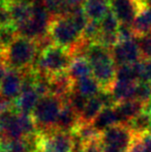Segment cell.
I'll list each match as a JSON object with an SVG mask.
<instances>
[{
    "label": "cell",
    "mask_w": 151,
    "mask_h": 152,
    "mask_svg": "<svg viewBox=\"0 0 151 152\" xmlns=\"http://www.w3.org/2000/svg\"><path fill=\"white\" fill-rule=\"evenodd\" d=\"M83 57L89 61L92 76L99 83L101 89H111L116 80L117 72L111 49L98 42H88Z\"/></svg>",
    "instance_id": "obj_1"
},
{
    "label": "cell",
    "mask_w": 151,
    "mask_h": 152,
    "mask_svg": "<svg viewBox=\"0 0 151 152\" xmlns=\"http://www.w3.org/2000/svg\"><path fill=\"white\" fill-rule=\"evenodd\" d=\"M48 36L53 45L69 50L74 57L81 56L87 45L83 39L82 33L76 28L69 16L52 18Z\"/></svg>",
    "instance_id": "obj_2"
},
{
    "label": "cell",
    "mask_w": 151,
    "mask_h": 152,
    "mask_svg": "<svg viewBox=\"0 0 151 152\" xmlns=\"http://www.w3.org/2000/svg\"><path fill=\"white\" fill-rule=\"evenodd\" d=\"M39 51L37 42L18 35L12 45L1 53V59L9 68L25 72L33 67Z\"/></svg>",
    "instance_id": "obj_3"
},
{
    "label": "cell",
    "mask_w": 151,
    "mask_h": 152,
    "mask_svg": "<svg viewBox=\"0 0 151 152\" xmlns=\"http://www.w3.org/2000/svg\"><path fill=\"white\" fill-rule=\"evenodd\" d=\"M73 59L74 55L69 50L50 44L39 51L32 68L53 77L66 72Z\"/></svg>",
    "instance_id": "obj_4"
},
{
    "label": "cell",
    "mask_w": 151,
    "mask_h": 152,
    "mask_svg": "<svg viewBox=\"0 0 151 152\" xmlns=\"http://www.w3.org/2000/svg\"><path fill=\"white\" fill-rule=\"evenodd\" d=\"M0 132L3 140H17L32 136L38 130L32 115L12 108L0 114Z\"/></svg>",
    "instance_id": "obj_5"
},
{
    "label": "cell",
    "mask_w": 151,
    "mask_h": 152,
    "mask_svg": "<svg viewBox=\"0 0 151 152\" xmlns=\"http://www.w3.org/2000/svg\"><path fill=\"white\" fill-rule=\"evenodd\" d=\"M52 17L49 14L44 2L40 0L32 1V16L24 24L17 27L18 34L39 42L48 38V31Z\"/></svg>",
    "instance_id": "obj_6"
},
{
    "label": "cell",
    "mask_w": 151,
    "mask_h": 152,
    "mask_svg": "<svg viewBox=\"0 0 151 152\" xmlns=\"http://www.w3.org/2000/svg\"><path fill=\"white\" fill-rule=\"evenodd\" d=\"M63 107V99L54 94L42 96L32 113L38 132L54 129Z\"/></svg>",
    "instance_id": "obj_7"
},
{
    "label": "cell",
    "mask_w": 151,
    "mask_h": 152,
    "mask_svg": "<svg viewBox=\"0 0 151 152\" xmlns=\"http://www.w3.org/2000/svg\"><path fill=\"white\" fill-rule=\"evenodd\" d=\"M136 134L125 124H117L99 136L104 152H128Z\"/></svg>",
    "instance_id": "obj_8"
},
{
    "label": "cell",
    "mask_w": 151,
    "mask_h": 152,
    "mask_svg": "<svg viewBox=\"0 0 151 152\" xmlns=\"http://www.w3.org/2000/svg\"><path fill=\"white\" fill-rule=\"evenodd\" d=\"M39 132V148L37 152H73L74 136L56 128Z\"/></svg>",
    "instance_id": "obj_9"
},
{
    "label": "cell",
    "mask_w": 151,
    "mask_h": 152,
    "mask_svg": "<svg viewBox=\"0 0 151 152\" xmlns=\"http://www.w3.org/2000/svg\"><path fill=\"white\" fill-rule=\"evenodd\" d=\"M113 59L117 66L133 64L142 59L141 51L137 38L118 42L111 49Z\"/></svg>",
    "instance_id": "obj_10"
},
{
    "label": "cell",
    "mask_w": 151,
    "mask_h": 152,
    "mask_svg": "<svg viewBox=\"0 0 151 152\" xmlns=\"http://www.w3.org/2000/svg\"><path fill=\"white\" fill-rule=\"evenodd\" d=\"M111 10L121 24L131 25L142 10L139 0H109Z\"/></svg>",
    "instance_id": "obj_11"
},
{
    "label": "cell",
    "mask_w": 151,
    "mask_h": 152,
    "mask_svg": "<svg viewBox=\"0 0 151 152\" xmlns=\"http://www.w3.org/2000/svg\"><path fill=\"white\" fill-rule=\"evenodd\" d=\"M23 89V72L9 68L0 84V96L14 102Z\"/></svg>",
    "instance_id": "obj_12"
},
{
    "label": "cell",
    "mask_w": 151,
    "mask_h": 152,
    "mask_svg": "<svg viewBox=\"0 0 151 152\" xmlns=\"http://www.w3.org/2000/svg\"><path fill=\"white\" fill-rule=\"evenodd\" d=\"M80 115L74 110V108L69 102L63 99V107L61 109L60 114H59L55 128L61 130V132L73 134L80 125Z\"/></svg>",
    "instance_id": "obj_13"
},
{
    "label": "cell",
    "mask_w": 151,
    "mask_h": 152,
    "mask_svg": "<svg viewBox=\"0 0 151 152\" xmlns=\"http://www.w3.org/2000/svg\"><path fill=\"white\" fill-rule=\"evenodd\" d=\"M12 16V24L16 27L24 24L32 16V2L27 0H16L5 2Z\"/></svg>",
    "instance_id": "obj_14"
},
{
    "label": "cell",
    "mask_w": 151,
    "mask_h": 152,
    "mask_svg": "<svg viewBox=\"0 0 151 152\" xmlns=\"http://www.w3.org/2000/svg\"><path fill=\"white\" fill-rule=\"evenodd\" d=\"M143 102L136 99H129L118 102L115 106V111H116L117 117H118L119 124L126 125L131 119H133L137 115H139L143 111Z\"/></svg>",
    "instance_id": "obj_15"
},
{
    "label": "cell",
    "mask_w": 151,
    "mask_h": 152,
    "mask_svg": "<svg viewBox=\"0 0 151 152\" xmlns=\"http://www.w3.org/2000/svg\"><path fill=\"white\" fill-rule=\"evenodd\" d=\"M83 7L89 20L101 22L111 8L109 0H85Z\"/></svg>",
    "instance_id": "obj_16"
},
{
    "label": "cell",
    "mask_w": 151,
    "mask_h": 152,
    "mask_svg": "<svg viewBox=\"0 0 151 152\" xmlns=\"http://www.w3.org/2000/svg\"><path fill=\"white\" fill-rule=\"evenodd\" d=\"M67 74L71 78V80L75 82L80 79L92 76V68H91L89 61L85 57L75 56L69 67Z\"/></svg>",
    "instance_id": "obj_17"
},
{
    "label": "cell",
    "mask_w": 151,
    "mask_h": 152,
    "mask_svg": "<svg viewBox=\"0 0 151 152\" xmlns=\"http://www.w3.org/2000/svg\"><path fill=\"white\" fill-rule=\"evenodd\" d=\"M74 91L80 93L81 95L85 96L87 98L96 96L101 90V87L99 83L94 79L93 76H89L86 78L80 79L74 82Z\"/></svg>",
    "instance_id": "obj_18"
},
{
    "label": "cell",
    "mask_w": 151,
    "mask_h": 152,
    "mask_svg": "<svg viewBox=\"0 0 151 152\" xmlns=\"http://www.w3.org/2000/svg\"><path fill=\"white\" fill-rule=\"evenodd\" d=\"M117 124H119V120L116 111H115V107L114 108H104L94 119V121L92 122V125L99 134Z\"/></svg>",
    "instance_id": "obj_19"
},
{
    "label": "cell",
    "mask_w": 151,
    "mask_h": 152,
    "mask_svg": "<svg viewBox=\"0 0 151 152\" xmlns=\"http://www.w3.org/2000/svg\"><path fill=\"white\" fill-rule=\"evenodd\" d=\"M133 29L136 37L145 35L151 32V7H144L138 12L137 17L133 20Z\"/></svg>",
    "instance_id": "obj_20"
},
{
    "label": "cell",
    "mask_w": 151,
    "mask_h": 152,
    "mask_svg": "<svg viewBox=\"0 0 151 152\" xmlns=\"http://www.w3.org/2000/svg\"><path fill=\"white\" fill-rule=\"evenodd\" d=\"M138 82H124V81H115L111 91L113 93L117 104L125 100L133 99L136 87Z\"/></svg>",
    "instance_id": "obj_21"
},
{
    "label": "cell",
    "mask_w": 151,
    "mask_h": 152,
    "mask_svg": "<svg viewBox=\"0 0 151 152\" xmlns=\"http://www.w3.org/2000/svg\"><path fill=\"white\" fill-rule=\"evenodd\" d=\"M103 109L104 106L99 100V98L97 97V95L90 97L87 102L84 110L80 114L81 122H83V123H92Z\"/></svg>",
    "instance_id": "obj_22"
},
{
    "label": "cell",
    "mask_w": 151,
    "mask_h": 152,
    "mask_svg": "<svg viewBox=\"0 0 151 152\" xmlns=\"http://www.w3.org/2000/svg\"><path fill=\"white\" fill-rule=\"evenodd\" d=\"M135 134H143L151 132V116L148 113L142 111L139 115L131 119L126 124Z\"/></svg>",
    "instance_id": "obj_23"
},
{
    "label": "cell",
    "mask_w": 151,
    "mask_h": 152,
    "mask_svg": "<svg viewBox=\"0 0 151 152\" xmlns=\"http://www.w3.org/2000/svg\"><path fill=\"white\" fill-rule=\"evenodd\" d=\"M42 2L52 18L64 17L71 12L65 0H42Z\"/></svg>",
    "instance_id": "obj_24"
},
{
    "label": "cell",
    "mask_w": 151,
    "mask_h": 152,
    "mask_svg": "<svg viewBox=\"0 0 151 152\" xmlns=\"http://www.w3.org/2000/svg\"><path fill=\"white\" fill-rule=\"evenodd\" d=\"M67 16L71 19L73 24L76 26V28L78 29L81 33H83L85 27L87 26V24H88V22H89V18L87 17L86 12H85L84 7H83V6H79V7L74 8V10H71V12H69Z\"/></svg>",
    "instance_id": "obj_25"
},
{
    "label": "cell",
    "mask_w": 151,
    "mask_h": 152,
    "mask_svg": "<svg viewBox=\"0 0 151 152\" xmlns=\"http://www.w3.org/2000/svg\"><path fill=\"white\" fill-rule=\"evenodd\" d=\"M128 152H151V132L136 134Z\"/></svg>",
    "instance_id": "obj_26"
},
{
    "label": "cell",
    "mask_w": 151,
    "mask_h": 152,
    "mask_svg": "<svg viewBox=\"0 0 151 152\" xmlns=\"http://www.w3.org/2000/svg\"><path fill=\"white\" fill-rule=\"evenodd\" d=\"M101 34V25L99 22L93 20H89L87 26L85 27L84 31L82 33L83 39L86 42H97Z\"/></svg>",
    "instance_id": "obj_27"
},
{
    "label": "cell",
    "mask_w": 151,
    "mask_h": 152,
    "mask_svg": "<svg viewBox=\"0 0 151 152\" xmlns=\"http://www.w3.org/2000/svg\"><path fill=\"white\" fill-rule=\"evenodd\" d=\"M138 78L139 82H151V59H141L138 61Z\"/></svg>",
    "instance_id": "obj_28"
},
{
    "label": "cell",
    "mask_w": 151,
    "mask_h": 152,
    "mask_svg": "<svg viewBox=\"0 0 151 152\" xmlns=\"http://www.w3.org/2000/svg\"><path fill=\"white\" fill-rule=\"evenodd\" d=\"M133 99L139 100V102H143V104H145V102H147L148 100L151 99V88L149 83L138 82Z\"/></svg>",
    "instance_id": "obj_29"
},
{
    "label": "cell",
    "mask_w": 151,
    "mask_h": 152,
    "mask_svg": "<svg viewBox=\"0 0 151 152\" xmlns=\"http://www.w3.org/2000/svg\"><path fill=\"white\" fill-rule=\"evenodd\" d=\"M136 38L139 44L142 59H151V32Z\"/></svg>",
    "instance_id": "obj_30"
},
{
    "label": "cell",
    "mask_w": 151,
    "mask_h": 152,
    "mask_svg": "<svg viewBox=\"0 0 151 152\" xmlns=\"http://www.w3.org/2000/svg\"><path fill=\"white\" fill-rule=\"evenodd\" d=\"M136 38L133 26L129 24H121L118 28V42H124Z\"/></svg>",
    "instance_id": "obj_31"
},
{
    "label": "cell",
    "mask_w": 151,
    "mask_h": 152,
    "mask_svg": "<svg viewBox=\"0 0 151 152\" xmlns=\"http://www.w3.org/2000/svg\"><path fill=\"white\" fill-rule=\"evenodd\" d=\"M12 24V20L9 10L7 7V4L5 2L0 1V26H6V25Z\"/></svg>",
    "instance_id": "obj_32"
},
{
    "label": "cell",
    "mask_w": 151,
    "mask_h": 152,
    "mask_svg": "<svg viewBox=\"0 0 151 152\" xmlns=\"http://www.w3.org/2000/svg\"><path fill=\"white\" fill-rule=\"evenodd\" d=\"M8 69H9V67L4 63L3 60L1 59V57H0V84H1L3 79L5 78V76L7 75Z\"/></svg>",
    "instance_id": "obj_33"
},
{
    "label": "cell",
    "mask_w": 151,
    "mask_h": 152,
    "mask_svg": "<svg viewBox=\"0 0 151 152\" xmlns=\"http://www.w3.org/2000/svg\"><path fill=\"white\" fill-rule=\"evenodd\" d=\"M2 2H12V1H16V0H0Z\"/></svg>",
    "instance_id": "obj_34"
},
{
    "label": "cell",
    "mask_w": 151,
    "mask_h": 152,
    "mask_svg": "<svg viewBox=\"0 0 151 152\" xmlns=\"http://www.w3.org/2000/svg\"><path fill=\"white\" fill-rule=\"evenodd\" d=\"M0 152H3V150H2V146H1V143H0Z\"/></svg>",
    "instance_id": "obj_35"
},
{
    "label": "cell",
    "mask_w": 151,
    "mask_h": 152,
    "mask_svg": "<svg viewBox=\"0 0 151 152\" xmlns=\"http://www.w3.org/2000/svg\"><path fill=\"white\" fill-rule=\"evenodd\" d=\"M149 85H150V88H151V82L149 83Z\"/></svg>",
    "instance_id": "obj_36"
},
{
    "label": "cell",
    "mask_w": 151,
    "mask_h": 152,
    "mask_svg": "<svg viewBox=\"0 0 151 152\" xmlns=\"http://www.w3.org/2000/svg\"><path fill=\"white\" fill-rule=\"evenodd\" d=\"M0 57H1V53H0Z\"/></svg>",
    "instance_id": "obj_37"
},
{
    "label": "cell",
    "mask_w": 151,
    "mask_h": 152,
    "mask_svg": "<svg viewBox=\"0 0 151 152\" xmlns=\"http://www.w3.org/2000/svg\"><path fill=\"white\" fill-rule=\"evenodd\" d=\"M0 114H1V112H0Z\"/></svg>",
    "instance_id": "obj_38"
}]
</instances>
